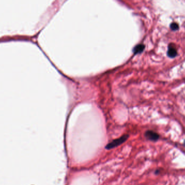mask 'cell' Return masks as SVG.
Returning a JSON list of instances; mask_svg holds the SVG:
<instances>
[{"instance_id": "6da1fadb", "label": "cell", "mask_w": 185, "mask_h": 185, "mask_svg": "<svg viewBox=\"0 0 185 185\" xmlns=\"http://www.w3.org/2000/svg\"><path fill=\"white\" fill-rule=\"evenodd\" d=\"M128 138V135H124L122 136L119 138H117L116 140H114L112 141L111 142L109 143L106 147V148L107 149H110L112 148L116 147L118 146H120V144H122Z\"/></svg>"}, {"instance_id": "7a4b0ae2", "label": "cell", "mask_w": 185, "mask_h": 185, "mask_svg": "<svg viewBox=\"0 0 185 185\" xmlns=\"http://www.w3.org/2000/svg\"><path fill=\"white\" fill-rule=\"evenodd\" d=\"M145 136L149 140H151L152 141H156L159 138V134L151 130L146 131L145 133Z\"/></svg>"}, {"instance_id": "3957f363", "label": "cell", "mask_w": 185, "mask_h": 185, "mask_svg": "<svg viewBox=\"0 0 185 185\" xmlns=\"http://www.w3.org/2000/svg\"><path fill=\"white\" fill-rule=\"evenodd\" d=\"M167 55L170 58L176 57L177 55V51L176 48L173 47V46L170 45L168 47V49L167 51Z\"/></svg>"}, {"instance_id": "277c9868", "label": "cell", "mask_w": 185, "mask_h": 185, "mask_svg": "<svg viewBox=\"0 0 185 185\" xmlns=\"http://www.w3.org/2000/svg\"><path fill=\"white\" fill-rule=\"evenodd\" d=\"M144 48H145V46L143 45H142V44L138 45L135 47L134 48V52L135 54L141 53L143 51Z\"/></svg>"}, {"instance_id": "5b68a950", "label": "cell", "mask_w": 185, "mask_h": 185, "mask_svg": "<svg viewBox=\"0 0 185 185\" xmlns=\"http://www.w3.org/2000/svg\"><path fill=\"white\" fill-rule=\"evenodd\" d=\"M170 27L173 30H176L179 29V25H178V24L174 22V23L171 24Z\"/></svg>"}, {"instance_id": "8992f818", "label": "cell", "mask_w": 185, "mask_h": 185, "mask_svg": "<svg viewBox=\"0 0 185 185\" xmlns=\"http://www.w3.org/2000/svg\"></svg>"}]
</instances>
